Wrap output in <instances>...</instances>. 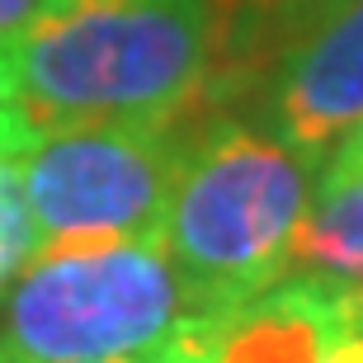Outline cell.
<instances>
[{
  "instance_id": "6da1fadb",
  "label": "cell",
  "mask_w": 363,
  "mask_h": 363,
  "mask_svg": "<svg viewBox=\"0 0 363 363\" xmlns=\"http://www.w3.org/2000/svg\"><path fill=\"white\" fill-rule=\"evenodd\" d=\"M5 76L28 133L203 118L213 0H52L5 43Z\"/></svg>"
},
{
  "instance_id": "7a4b0ae2",
  "label": "cell",
  "mask_w": 363,
  "mask_h": 363,
  "mask_svg": "<svg viewBox=\"0 0 363 363\" xmlns=\"http://www.w3.org/2000/svg\"><path fill=\"white\" fill-rule=\"evenodd\" d=\"M321 161L236 108L203 113L165 208L161 245L189 288L222 316L283 279Z\"/></svg>"
},
{
  "instance_id": "3957f363",
  "label": "cell",
  "mask_w": 363,
  "mask_h": 363,
  "mask_svg": "<svg viewBox=\"0 0 363 363\" xmlns=\"http://www.w3.org/2000/svg\"><path fill=\"white\" fill-rule=\"evenodd\" d=\"M227 321L161 241L43 250L0 288V363L133 359Z\"/></svg>"
},
{
  "instance_id": "277c9868",
  "label": "cell",
  "mask_w": 363,
  "mask_h": 363,
  "mask_svg": "<svg viewBox=\"0 0 363 363\" xmlns=\"http://www.w3.org/2000/svg\"><path fill=\"white\" fill-rule=\"evenodd\" d=\"M194 123H71L14 151L43 250L161 241ZM33 255V259H38Z\"/></svg>"
},
{
  "instance_id": "5b68a950",
  "label": "cell",
  "mask_w": 363,
  "mask_h": 363,
  "mask_svg": "<svg viewBox=\"0 0 363 363\" xmlns=\"http://www.w3.org/2000/svg\"><path fill=\"white\" fill-rule=\"evenodd\" d=\"M236 113L264 123L274 137L325 165V156L363 128V0L297 33Z\"/></svg>"
},
{
  "instance_id": "8992f818",
  "label": "cell",
  "mask_w": 363,
  "mask_h": 363,
  "mask_svg": "<svg viewBox=\"0 0 363 363\" xmlns=\"http://www.w3.org/2000/svg\"><path fill=\"white\" fill-rule=\"evenodd\" d=\"M340 321L345 302L335 293L302 279H279L217 330L208 363H325Z\"/></svg>"
},
{
  "instance_id": "52a82bcc",
  "label": "cell",
  "mask_w": 363,
  "mask_h": 363,
  "mask_svg": "<svg viewBox=\"0 0 363 363\" xmlns=\"http://www.w3.org/2000/svg\"><path fill=\"white\" fill-rule=\"evenodd\" d=\"M350 0H213V76L203 113L236 108L269 62Z\"/></svg>"
},
{
  "instance_id": "ba28073f",
  "label": "cell",
  "mask_w": 363,
  "mask_h": 363,
  "mask_svg": "<svg viewBox=\"0 0 363 363\" xmlns=\"http://www.w3.org/2000/svg\"><path fill=\"white\" fill-rule=\"evenodd\" d=\"M283 279H302L345 302H363V175L321 170Z\"/></svg>"
},
{
  "instance_id": "9c48e42d",
  "label": "cell",
  "mask_w": 363,
  "mask_h": 363,
  "mask_svg": "<svg viewBox=\"0 0 363 363\" xmlns=\"http://www.w3.org/2000/svg\"><path fill=\"white\" fill-rule=\"evenodd\" d=\"M14 151L19 147H0V245H5L10 279L38 255V227H33V213H28L24 179H19Z\"/></svg>"
},
{
  "instance_id": "30bf717a",
  "label": "cell",
  "mask_w": 363,
  "mask_h": 363,
  "mask_svg": "<svg viewBox=\"0 0 363 363\" xmlns=\"http://www.w3.org/2000/svg\"><path fill=\"white\" fill-rule=\"evenodd\" d=\"M217 330H222V325H217ZM217 330H199V335H184V340H175V345H165V350L133 354V359H48V363H208Z\"/></svg>"
},
{
  "instance_id": "8fae6325",
  "label": "cell",
  "mask_w": 363,
  "mask_h": 363,
  "mask_svg": "<svg viewBox=\"0 0 363 363\" xmlns=\"http://www.w3.org/2000/svg\"><path fill=\"white\" fill-rule=\"evenodd\" d=\"M325 363H363V302H345V321H340V335L325 354Z\"/></svg>"
},
{
  "instance_id": "7c38bea8",
  "label": "cell",
  "mask_w": 363,
  "mask_h": 363,
  "mask_svg": "<svg viewBox=\"0 0 363 363\" xmlns=\"http://www.w3.org/2000/svg\"><path fill=\"white\" fill-rule=\"evenodd\" d=\"M52 0H0V43H10L14 33H24Z\"/></svg>"
},
{
  "instance_id": "4fadbf2b",
  "label": "cell",
  "mask_w": 363,
  "mask_h": 363,
  "mask_svg": "<svg viewBox=\"0 0 363 363\" xmlns=\"http://www.w3.org/2000/svg\"><path fill=\"white\" fill-rule=\"evenodd\" d=\"M321 170H330V175H363V128H354V133L325 156Z\"/></svg>"
},
{
  "instance_id": "5bb4252c",
  "label": "cell",
  "mask_w": 363,
  "mask_h": 363,
  "mask_svg": "<svg viewBox=\"0 0 363 363\" xmlns=\"http://www.w3.org/2000/svg\"><path fill=\"white\" fill-rule=\"evenodd\" d=\"M28 137V128L14 118V108H0V147H19Z\"/></svg>"
},
{
  "instance_id": "9a60e30c",
  "label": "cell",
  "mask_w": 363,
  "mask_h": 363,
  "mask_svg": "<svg viewBox=\"0 0 363 363\" xmlns=\"http://www.w3.org/2000/svg\"><path fill=\"white\" fill-rule=\"evenodd\" d=\"M0 108H10V76H5V43H0Z\"/></svg>"
},
{
  "instance_id": "2e32d148",
  "label": "cell",
  "mask_w": 363,
  "mask_h": 363,
  "mask_svg": "<svg viewBox=\"0 0 363 363\" xmlns=\"http://www.w3.org/2000/svg\"><path fill=\"white\" fill-rule=\"evenodd\" d=\"M10 283V264H5V245H0V288Z\"/></svg>"
}]
</instances>
